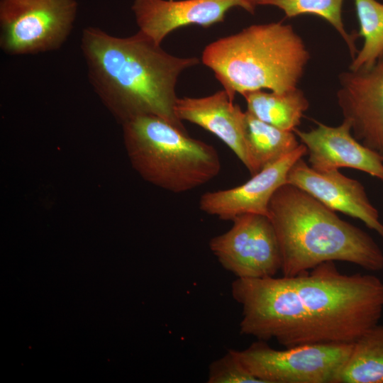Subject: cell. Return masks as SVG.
<instances>
[{"label": "cell", "mask_w": 383, "mask_h": 383, "mask_svg": "<svg viewBox=\"0 0 383 383\" xmlns=\"http://www.w3.org/2000/svg\"><path fill=\"white\" fill-rule=\"evenodd\" d=\"M243 1H246L247 3L255 7L257 5H262V3L264 0H243Z\"/></svg>", "instance_id": "22"}, {"label": "cell", "mask_w": 383, "mask_h": 383, "mask_svg": "<svg viewBox=\"0 0 383 383\" xmlns=\"http://www.w3.org/2000/svg\"><path fill=\"white\" fill-rule=\"evenodd\" d=\"M336 97L355 138L383 158V55L370 69L342 72Z\"/></svg>", "instance_id": "10"}, {"label": "cell", "mask_w": 383, "mask_h": 383, "mask_svg": "<svg viewBox=\"0 0 383 383\" xmlns=\"http://www.w3.org/2000/svg\"><path fill=\"white\" fill-rule=\"evenodd\" d=\"M234 7L251 13L255 9L243 0H134L131 9L139 30L161 45L177 28L191 25L208 28L223 21Z\"/></svg>", "instance_id": "13"}, {"label": "cell", "mask_w": 383, "mask_h": 383, "mask_svg": "<svg viewBox=\"0 0 383 383\" xmlns=\"http://www.w3.org/2000/svg\"><path fill=\"white\" fill-rule=\"evenodd\" d=\"M243 96L246 111L265 123L289 131L297 128L309 106L304 93L298 87L280 93L257 90Z\"/></svg>", "instance_id": "16"}, {"label": "cell", "mask_w": 383, "mask_h": 383, "mask_svg": "<svg viewBox=\"0 0 383 383\" xmlns=\"http://www.w3.org/2000/svg\"><path fill=\"white\" fill-rule=\"evenodd\" d=\"M121 125L133 168L157 187L172 193L187 192L221 172L220 157L213 145L191 138L160 117L141 116Z\"/></svg>", "instance_id": "5"}, {"label": "cell", "mask_w": 383, "mask_h": 383, "mask_svg": "<svg viewBox=\"0 0 383 383\" xmlns=\"http://www.w3.org/2000/svg\"><path fill=\"white\" fill-rule=\"evenodd\" d=\"M338 383H383V326L376 325L353 343Z\"/></svg>", "instance_id": "18"}, {"label": "cell", "mask_w": 383, "mask_h": 383, "mask_svg": "<svg viewBox=\"0 0 383 383\" xmlns=\"http://www.w3.org/2000/svg\"><path fill=\"white\" fill-rule=\"evenodd\" d=\"M231 294L242 308V334L285 348L315 343L307 313L290 277L236 278Z\"/></svg>", "instance_id": "6"}, {"label": "cell", "mask_w": 383, "mask_h": 383, "mask_svg": "<svg viewBox=\"0 0 383 383\" xmlns=\"http://www.w3.org/2000/svg\"><path fill=\"white\" fill-rule=\"evenodd\" d=\"M209 383H262L243 365L233 350L209 365Z\"/></svg>", "instance_id": "21"}, {"label": "cell", "mask_w": 383, "mask_h": 383, "mask_svg": "<svg viewBox=\"0 0 383 383\" xmlns=\"http://www.w3.org/2000/svg\"><path fill=\"white\" fill-rule=\"evenodd\" d=\"M287 183L305 191L330 209L360 220L383 239L379 212L357 180L338 170H316L301 157L290 168Z\"/></svg>", "instance_id": "12"}, {"label": "cell", "mask_w": 383, "mask_h": 383, "mask_svg": "<svg viewBox=\"0 0 383 383\" xmlns=\"http://www.w3.org/2000/svg\"><path fill=\"white\" fill-rule=\"evenodd\" d=\"M232 222L228 231L209 240V248L218 262L237 278L274 277L281 271L282 255L270 218L245 213Z\"/></svg>", "instance_id": "9"}, {"label": "cell", "mask_w": 383, "mask_h": 383, "mask_svg": "<svg viewBox=\"0 0 383 383\" xmlns=\"http://www.w3.org/2000/svg\"><path fill=\"white\" fill-rule=\"evenodd\" d=\"M245 113L247 140L255 174L300 145L294 131L265 123L248 111Z\"/></svg>", "instance_id": "17"}, {"label": "cell", "mask_w": 383, "mask_h": 383, "mask_svg": "<svg viewBox=\"0 0 383 383\" xmlns=\"http://www.w3.org/2000/svg\"><path fill=\"white\" fill-rule=\"evenodd\" d=\"M292 278L307 313L315 343H354L379 324L383 281L370 274H345L326 262Z\"/></svg>", "instance_id": "4"}, {"label": "cell", "mask_w": 383, "mask_h": 383, "mask_svg": "<svg viewBox=\"0 0 383 383\" xmlns=\"http://www.w3.org/2000/svg\"><path fill=\"white\" fill-rule=\"evenodd\" d=\"M353 345L318 343L276 350L257 340L233 351L262 383H338Z\"/></svg>", "instance_id": "7"}, {"label": "cell", "mask_w": 383, "mask_h": 383, "mask_svg": "<svg viewBox=\"0 0 383 383\" xmlns=\"http://www.w3.org/2000/svg\"><path fill=\"white\" fill-rule=\"evenodd\" d=\"M307 154L301 143L294 150L262 168L244 184L223 190L207 192L199 199L203 212L223 221L245 213L268 216V206L276 190L287 183L292 166Z\"/></svg>", "instance_id": "11"}, {"label": "cell", "mask_w": 383, "mask_h": 383, "mask_svg": "<svg viewBox=\"0 0 383 383\" xmlns=\"http://www.w3.org/2000/svg\"><path fill=\"white\" fill-rule=\"evenodd\" d=\"M77 13L75 0H0V48L9 55L58 50Z\"/></svg>", "instance_id": "8"}, {"label": "cell", "mask_w": 383, "mask_h": 383, "mask_svg": "<svg viewBox=\"0 0 383 383\" xmlns=\"http://www.w3.org/2000/svg\"><path fill=\"white\" fill-rule=\"evenodd\" d=\"M309 59L302 38L282 22L252 25L218 38L201 55L233 101L235 94L297 88Z\"/></svg>", "instance_id": "3"}, {"label": "cell", "mask_w": 383, "mask_h": 383, "mask_svg": "<svg viewBox=\"0 0 383 383\" xmlns=\"http://www.w3.org/2000/svg\"><path fill=\"white\" fill-rule=\"evenodd\" d=\"M364 44L349 70L370 69L383 55V4L377 0H353Z\"/></svg>", "instance_id": "19"}, {"label": "cell", "mask_w": 383, "mask_h": 383, "mask_svg": "<svg viewBox=\"0 0 383 383\" xmlns=\"http://www.w3.org/2000/svg\"><path fill=\"white\" fill-rule=\"evenodd\" d=\"M174 111L178 118L196 124L224 143L255 174L246 131V113L233 104L225 90L204 97L178 98Z\"/></svg>", "instance_id": "15"}, {"label": "cell", "mask_w": 383, "mask_h": 383, "mask_svg": "<svg viewBox=\"0 0 383 383\" xmlns=\"http://www.w3.org/2000/svg\"><path fill=\"white\" fill-rule=\"evenodd\" d=\"M344 0H264L262 5L275 6L282 10L286 17L293 18L304 14L318 16L329 23L346 43L352 60L357 51L355 36L345 30L342 18Z\"/></svg>", "instance_id": "20"}, {"label": "cell", "mask_w": 383, "mask_h": 383, "mask_svg": "<svg viewBox=\"0 0 383 383\" xmlns=\"http://www.w3.org/2000/svg\"><path fill=\"white\" fill-rule=\"evenodd\" d=\"M80 47L92 88L119 123L152 115L187 132L174 111L176 85L198 57L171 55L140 30L121 38L89 26Z\"/></svg>", "instance_id": "1"}, {"label": "cell", "mask_w": 383, "mask_h": 383, "mask_svg": "<svg viewBox=\"0 0 383 383\" xmlns=\"http://www.w3.org/2000/svg\"><path fill=\"white\" fill-rule=\"evenodd\" d=\"M268 217L280 248L282 276L294 277L335 261L369 271L383 269V252L370 235L291 184L276 190Z\"/></svg>", "instance_id": "2"}, {"label": "cell", "mask_w": 383, "mask_h": 383, "mask_svg": "<svg viewBox=\"0 0 383 383\" xmlns=\"http://www.w3.org/2000/svg\"><path fill=\"white\" fill-rule=\"evenodd\" d=\"M307 150L309 165L319 171L348 167L383 182V158L357 140L346 120L338 126L316 122L310 131L294 130Z\"/></svg>", "instance_id": "14"}]
</instances>
